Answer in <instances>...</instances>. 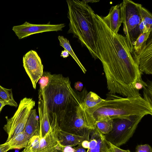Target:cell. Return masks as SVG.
<instances>
[{"mask_svg": "<svg viewBox=\"0 0 152 152\" xmlns=\"http://www.w3.org/2000/svg\"><path fill=\"white\" fill-rule=\"evenodd\" d=\"M96 126L99 131L103 134H108L113 128V119L96 121Z\"/></svg>", "mask_w": 152, "mask_h": 152, "instance_id": "603a6c76", "label": "cell"}, {"mask_svg": "<svg viewBox=\"0 0 152 152\" xmlns=\"http://www.w3.org/2000/svg\"><path fill=\"white\" fill-rule=\"evenodd\" d=\"M111 149V152H131L129 150L121 149L110 142Z\"/></svg>", "mask_w": 152, "mask_h": 152, "instance_id": "83f0119b", "label": "cell"}, {"mask_svg": "<svg viewBox=\"0 0 152 152\" xmlns=\"http://www.w3.org/2000/svg\"><path fill=\"white\" fill-rule=\"evenodd\" d=\"M107 95L96 106L85 108L95 122L130 115H152V105L141 96L123 98L108 93Z\"/></svg>", "mask_w": 152, "mask_h": 152, "instance_id": "3957f363", "label": "cell"}, {"mask_svg": "<svg viewBox=\"0 0 152 152\" xmlns=\"http://www.w3.org/2000/svg\"><path fill=\"white\" fill-rule=\"evenodd\" d=\"M38 111L39 118L40 137H43L50 130L51 125L42 99L39 95Z\"/></svg>", "mask_w": 152, "mask_h": 152, "instance_id": "9a60e30c", "label": "cell"}, {"mask_svg": "<svg viewBox=\"0 0 152 152\" xmlns=\"http://www.w3.org/2000/svg\"><path fill=\"white\" fill-rule=\"evenodd\" d=\"M104 100L95 93L90 91L88 93L84 100L85 109L91 108Z\"/></svg>", "mask_w": 152, "mask_h": 152, "instance_id": "d6986e66", "label": "cell"}, {"mask_svg": "<svg viewBox=\"0 0 152 152\" xmlns=\"http://www.w3.org/2000/svg\"><path fill=\"white\" fill-rule=\"evenodd\" d=\"M0 98L7 103L8 105L17 107L18 104L13 97L12 89L4 88L0 85Z\"/></svg>", "mask_w": 152, "mask_h": 152, "instance_id": "ffe728a7", "label": "cell"}, {"mask_svg": "<svg viewBox=\"0 0 152 152\" xmlns=\"http://www.w3.org/2000/svg\"><path fill=\"white\" fill-rule=\"evenodd\" d=\"M148 38L145 45L138 54L132 53L140 74H152V38Z\"/></svg>", "mask_w": 152, "mask_h": 152, "instance_id": "7c38bea8", "label": "cell"}, {"mask_svg": "<svg viewBox=\"0 0 152 152\" xmlns=\"http://www.w3.org/2000/svg\"><path fill=\"white\" fill-rule=\"evenodd\" d=\"M144 116L133 115L113 119L111 131L104 134L106 140L118 147L125 144L132 137Z\"/></svg>", "mask_w": 152, "mask_h": 152, "instance_id": "8992f818", "label": "cell"}, {"mask_svg": "<svg viewBox=\"0 0 152 152\" xmlns=\"http://www.w3.org/2000/svg\"><path fill=\"white\" fill-rule=\"evenodd\" d=\"M147 86L143 88V98L152 105V82L147 80Z\"/></svg>", "mask_w": 152, "mask_h": 152, "instance_id": "d4e9b609", "label": "cell"}, {"mask_svg": "<svg viewBox=\"0 0 152 152\" xmlns=\"http://www.w3.org/2000/svg\"><path fill=\"white\" fill-rule=\"evenodd\" d=\"M50 128L45 135L40 138L39 147L37 152H65L66 147L60 144L57 136L59 127L57 122H52Z\"/></svg>", "mask_w": 152, "mask_h": 152, "instance_id": "8fae6325", "label": "cell"}, {"mask_svg": "<svg viewBox=\"0 0 152 152\" xmlns=\"http://www.w3.org/2000/svg\"><path fill=\"white\" fill-rule=\"evenodd\" d=\"M31 138L24 131L17 134L8 142L9 150L13 149H20L25 148L27 145Z\"/></svg>", "mask_w": 152, "mask_h": 152, "instance_id": "e0dca14e", "label": "cell"}, {"mask_svg": "<svg viewBox=\"0 0 152 152\" xmlns=\"http://www.w3.org/2000/svg\"><path fill=\"white\" fill-rule=\"evenodd\" d=\"M35 101L32 98L25 97L21 99L18 108L11 118L5 117L6 124L3 127L8 135L6 142L23 131L30 113L35 105Z\"/></svg>", "mask_w": 152, "mask_h": 152, "instance_id": "52a82bcc", "label": "cell"}, {"mask_svg": "<svg viewBox=\"0 0 152 152\" xmlns=\"http://www.w3.org/2000/svg\"><path fill=\"white\" fill-rule=\"evenodd\" d=\"M23 66L35 89L37 83L44 72L41 59L36 51L31 50L23 56Z\"/></svg>", "mask_w": 152, "mask_h": 152, "instance_id": "ba28073f", "label": "cell"}, {"mask_svg": "<svg viewBox=\"0 0 152 152\" xmlns=\"http://www.w3.org/2000/svg\"><path fill=\"white\" fill-rule=\"evenodd\" d=\"M86 3H94L97 2L99 1V0H83Z\"/></svg>", "mask_w": 152, "mask_h": 152, "instance_id": "836d02e7", "label": "cell"}, {"mask_svg": "<svg viewBox=\"0 0 152 152\" xmlns=\"http://www.w3.org/2000/svg\"><path fill=\"white\" fill-rule=\"evenodd\" d=\"M142 20L149 31L152 30V14L141 4L139 7Z\"/></svg>", "mask_w": 152, "mask_h": 152, "instance_id": "44dd1931", "label": "cell"}, {"mask_svg": "<svg viewBox=\"0 0 152 152\" xmlns=\"http://www.w3.org/2000/svg\"><path fill=\"white\" fill-rule=\"evenodd\" d=\"M40 138L39 136L31 137L26 146L21 152H37L39 147Z\"/></svg>", "mask_w": 152, "mask_h": 152, "instance_id": "cb8c5ba5", "label": "cell"}, {"mask_svg": "<svg viewBox=\"0 0 152 152\" xmlns=\"http://www.w3.org/2000/svg\"><path fill=\"white\" fill-rule=\"evenodd\" d=\"M102 18L110 29L114 33H118L122 23L120 4L112 7L108 15Z\"/></svg>", "mask_w": 152, "mask_h": 152, "instance_id": "4fadbf2b", "label": "cell"}, {"mask_svg": "<svg viewBox=\"0 0 152 152\" xmlns=\"http://www.w3.org/2000/svg\"><path fill=\"white\" fill-rule=\"evenodd\" d=\"M125 35L129 49L132 53L137 39L141 34L139 26L142 21L139 7L141 4L132 1L124 0L120 4Z\"/></svg>", "mask_w": 152, "mask_h": 152, "instance_id": "5b68a950", "label": "cell"}, {"mask_svg": "<svg viewBox=\"0 0 152 152\" xmlns=\"http://www.w3.org/2000/svg\"><path fill=\"white\" fill-rule=\"evenodd\" d=\"M50 124L57 121L59 126L76 111L83 102L80 97L72 88L68 77L61 74L52 75L43 89L39 90Z\"/></svg>", "mask_w": 152, "mask_h": 152, "instance_id": "7a4b0ae2", "label": "cell"}, {"mask_svg": "<svg viewBox=\"0 0 152 152\" xmlns=\"http://www.w3.org/2000/svg\"><path fill=\"white\" fill-rule=\"evenodd\" d=\"M10 146L6 143L0 145V152H7L9 150Z\"/></svg>", "mask_w": 152, "mask_h": 152, "instance_id": "f1b7e54d", "label": "cell"}, {"mask_svg": "<svg viewBox=\"0 0 152 152\" xmlns=\"http://www.w3.org/2000/svg\"><path fill=\"white\" fill-rule=\"evenodd\" d=\"M151 31H148L141 34L137 39L134 48V52L138 54L145 45Z\"/></svg>", "mask_w": 152, "mask_h": 152, "instance_id": "7402d4cb", "label": "cell"}, {"mask_svg": "<svg viewBox=\"0 0 152 152\" xmlns=\"http://www.w3.org/2000/svg\"><path fill=\"white\" fill-rule=\"evenodd\" d=\"M135 152H152V148L147 144L138 145L136 147Z\"/></svg>", "mask_w": 152, "mask_h": 152, "instance_id": "4316f807", "label": "cell"}, {"mask_svg": "<svg viewBox=\"0 0 152 152\" xmlns=\"http://www.w3.org/2000/svg\"><path fill=\"white\" fill-rule=\"evenodd\" d=\"M83 87V83L80 81H77L75 83L74 85V87L75 89L77 91H80L82 90Z\"/></svg>", "mask_w": 152, "mask_h": 152, "instance_id": "4dcf8cb0", "label": "cell"}, {"mask_svg": "<svg viewBox=\"0 0 152 152\" xmlns=\"http://www.w3.org/2000/svg\"><path fill=\"white\" fill-rule=\"evenodd\" d=\"M68 34H72L83 46L86 47L95 60L98 59L92 18L94 11L83 0H67Z\"/></svg>", "mask_w": 152, "mask_h": 152, "instance_id": "277c9868", "label": "cell"}, {"mask_svg": "<svg viewBox=\"0 0 152 152\" xmlns=\"http://www.w3.org/2000/svg\"><path fill=\"white\" fill-rule=\"evenodd\" d=\"M52 75L49 72H43L42 76L39 80V84L40 85L39 90L43 89L47 86L51 79Z\"/></svg>", "mask_w": 152, "mask_h": 152, "instance_id": "484cf974", "label": "cell"}, {"mask_svg": "<svg viewBox=\"0 0 152 152\" xmlns=\"http://www.w3.org/2000/svg\"><path fill=\"white\" fill-rule=\"evenodd\" d=\"M87 129L84 134L81 136L64 131L59 127L57 132L58 139L60 144L64 147L74 146L81 144L86 139Z\"/></svg>", "mask_w": 152, "mask_h": 152, "instance_id": "5bb4252c", "label": "cell"}, {"mask_svg": "<svg viewBox=\"0 0 152 152\" xmlns=\"http://www.w3.org/2000/svg\"><path fill=\"white\" fill-rule=\"evenodd\" d=\"M81 144L83 147L88 149L86 152H111L110 142L96 126L87 129L86 139Z\"/></svg>", "mask_w": 152, "mask_h": 152, "instance_id": "9c48e42d", "label": "cell"}, {"mask_svg": "<svg viewBox=\"0 0 152 152\" xmlns=\"http://www.w3.org/2000/svg\"><path fill=\"white\" fill-rule=\"evenodd\" d=\"M23 131L30 138L34 136H40L38 116L35 109L31 111Z\"/></svg>", "mask_w": 152, "mask_h": 152, "instance_id": "2e32d148", "label": "cell"}, {"mask_svg": "<svg viewBox=\"0 0 152 152\" xmlns=\"http://www.w3.org/2000/svg\"><path fill=\"white\" fill-rule=\"evenodd\" d=\"M73 152H86V149L82 147L81 144L78 145L77 147L73 148Z\"/></svg>", "mask_w": 152, "mask_h": 152, "instance_id": "f546056e", "label": "cell"}, {"mask_svg": "<svg viewBox=\"0 0 152 152\" xmlns=\"http://www.w3.org/2000/svg\"><path fill=\"white\" fill-rule=\"evenodd\" d=\"M58 39L60 45L66 50L80 68L83 72L86 73V70L81 63L77 57L72 49L69 41L66 38L62 36H59Z\"/></svg>", "mask_w": 152, "mask_h": 152, "instance_id": "ac0fdd59", "label": "cell"}, {"mask_svg": "<svg viewBox=\"0 0 152 152\" xmlns=\"http://www.w3.org/2000/svg\"><path fill=\"white\" fill-rule=\"evenodd\" d=\"M98 59L102 64L108 94L137 97L140 94L135 88L143 81L124 37L113 32L102 17L92 13Z\"/></svg>", "mask_w": 152, "mask_h": 152, "instance_id": "6da1fadb", "label": "cell"}, {"mask_svg": "<svg viewBox=\"0 0 152 152\" xmlns=\"http://www.w3.org/2000/svg\"><path fill=\"white\" fill-rule=\"evenodd\" d=\"M65 26V23L53 24L49 22L45 24H33L26 21L22 25L14 26L12 28L19 39L31 35L48 31H62Z\"/></svg>", "mask_w": 152, "mask_h": 152, "instance_id": "30bf717a", "label": "cell"}, {"mask_svg": "<svg viewBox=\"0 0 152 152\" xmlns=\"http://www.w3.org/2000/svg\"><path fill=\"white\" fill-rule=\"evenodd\" d=\"M69 55V54L67 51L64 49V50L61 51L60 56L61 57H62L63 58H65L68 57Z\"/></svg>", "mask_w": 152, "mask_h": 152, "instance_id": "1f68e13d", "label": "cell"}, {"mask_svg": "<svg viewBox=\"0 0 152 152\" xmlns=\"http://www.w3.org/2000/svg\"><path fill=\"white\" fill-rule=\"evenodd\" d=\"M7 105V103L0 98V114L4 107Z\"/></svg>", "mask_w": 152, "mask_h": 152, "instance_id": "d6a6232c", "label": "cell"}]
</instances>
